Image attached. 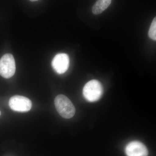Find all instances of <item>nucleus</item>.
Returning <instances> with one entry per match:
<instances>
[{"label": "nucleus", "instance_id": "1", "mask_svg": "<svg viewBox=\"0 0 156 156\" xmlns=\"http://www.w3.org/2000/svg\"><path fill=\"white\" fill-rule=\"evenodd\" d=\"M54 103L56 110L63 118L69 119L74 115L75 108L69 98L65 95H57L54 100Z\"/></svg>", "mask_w": 156, "mask_h": 156}, {"label": "nucleus", "instance_id": "2", "mask_svg": "<svg viewBox=\"0 0 156 156\" xmlns=\"http://www.w3.org/2000/svg\"><path fill=\"white\" fill-rule=\"evenodd\" d=\"M103 92V87L97 80L89 81L83 89L84 97L89 102H95L99 100L102 96Z\"/></svg>", "mask_w": 156, "mask_h": 156}, {"label": "nucleus", "instance_id": "3", "mask_svg": "<svg viewBox=\"0 0 156 156\" xmlns=\"http://www.w3.org/2000/svg\"><path fill=\"white\" fill-rule=\"evenodd\" d=\"M16 71L14 56L10 53H6L0 59V75L6 79L13 76Z\"/></svg>", "mask_w": 156, "mask_h": 156}, {"label": "nucleus", "instance_id": "4", "mask_svg": "<svg viewBox=\"0 0 156 156\" xmlns=\"http://www.w3.org/2000/svg\"><path fill=\"white\" fill-rule=\"evenodd\" d=\"M9 105L14 111L25 112L30 110L32 104L27 98L21 95H14L10 98Z\"/></svg>", "mask_w": 156, "mask_h": 156}, {"label": "nucleus", "instance_id": "5", "mask_svg": "<svg viewBox=\"0 0 156 156\" xmlns=\"http://www.w3.org/2000/svg\"><path fill=\"white\" fill-rule=\"evenodd\" d=\"M69 58L66 53H58L53 58L52 66L53 69L59 74L64 73L68 69Z\"/></svg>", "mask_w": 156, "mask_h": 156}, {"label": "nucleus", "instance_id": "6", "mask_svg": "<svg viewBox=\"0 0 156 156\" xmlns=\"http://www.w3.org/2000/svg\"><path fill=\"white\" fill-rule=\"evenodd\" d=\"M126 152L128 156H148V154L147 148L138 141L129 143L126 146Z\"/></svg>", "mask_w": 156, "mask_h": 156}, {"label": "nucleus", "instance_id": "7", "mask_svg": "<svg viewBox=\"0 0 156 156\" xmlns=\"http://www.w3.org/2000/svg\"><path fill=\"white\" fill-rule=\"evenodd\" d=\"M111 2V0H99L97 1L92 7V13L96 15L101 14L108 8Z\"/></svg>", "mask_w": 156, "mask_h": 156}, {"label": "nucleus", "instance_id": "8", "mask_svg": "<svg viewBox=\"0 0 156 156\" xmlns=\"http://www.w3.org/2000/svg\"><path fill=\"white\" fill-rule=\"evenodd\" d=\"M148 36L152 40H156V17L153 20L148 32Z\"/></svg>", "mask_w": 156, "mask_h": 156}, {"label": "nucleus", "instance_id": "9", "mask_svg": "<svg viewBox=\"0 0 156 156\" xmlns=\"http://www.w3.org/2000/svg\"><path fill=\"white\" fill-rule=\"evenodd\" d=\"M1 115V111H0V115Z\"/></svg>", "mask_w": 156, "mask_h": 156}]
</instances>
